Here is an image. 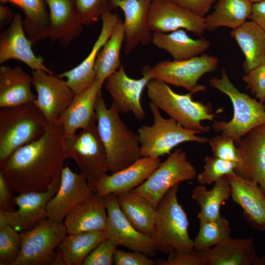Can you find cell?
<instances>
[{
    "instance_id": "46",
    "label": "cell",
    "mask_w": 265,
    "mask_h": 265,
    "mask_svg": "<svg viewBox=\"0 0 265 265\" xmlns=\"http://www.w3.org/2000/svg\"><path fill=\"white\" fill-rule=\"evenodd\" d=\"M199 16L205 17L217 0H168Z\"/></svg>"
},
{
    "instance_id": "43",
    "label": "cell",
    "mask_w": 265,
    "mask_h": 265,
    "mask_svg": "<svg viewBox=\"0 0 265 265\" xmlns=\"http://www.w3.org/2000/svg\"><path fill=\"white\" fill-rule=\"evenodd\" d=\"M242 80L247 84V88L250 90L258 101L265 103V63L245 74Z\"/></svg>"
},
{
    "instance_id": "27",
    "label": "cell",
    "mask_w": 265,
    "mask_h": 265,
    "mask_svg": "<svg viewBox=\"0 0 265 265\" xmlns=\"http://www.w3.org/2000/svg\"><path fill=\"white\" fill-rule=\"evenodd\" d=\"M102 86L96 80L88 88L75 95L56 123L63 126L65 137L73 135L78 130L89 125L95 115V105Z\"/></svg>"
},
{
    "instance_id": "45",
    "label": "cell",
    "mask_w": 265,
    "mask_h": 265,
    "mask_svg": "<svg viewBox=\"0 0 265 265\" xmlns=\"http://www.w3.org/2000/svg\"><path fill=\"white\" fill-rule=\"evenodd\" d=\"M150 257L137 251H125L116 249L114 253L115 265H153L155 262Z\"/></svg>"
},
{
    "instance_id": "4",
    "label": "cell",
    "mask_w": 265,
    "mask_h": 265,
    "mask_svg": "<svg viewBox=\"0 0 265 265\" xmlns=\"http://www.w3.org/2000/svg\"><path fill=\"white\" fill-rule=\"evenodd\" d=\"M48 122L33 102L0 109V163L21 147L40 138Z\"/></svg>"
},
{
    "instance_id": "47",
    "label": "cell",
    "mask_w": 265,
    "mask_h": 265,
    "mask_svg": "<svg viewBox=\"0 0 265 265\" xmlns=\"http://www.w3.org/2000/svg\"><path fill=\"white\" fill-rule=\"evenodd\" d=\"M11 192L4 175L0 170V211L11 212L15 210Z\"/></svg>"
},
{
    "instance_id": "18",
    "label": "cell",
    "mask_w": 265,
    "mask_h": 265,
    "mask_svg": "<svg viewBox=\"0 0 265 265\" xmlns=\"http://www.w3.org/2000/svg\"><path fill=\"white\" fill-rule=\"evenodd\" d=\"M150 80L145 75L139 79L130 77L123 65L106 80L105 88L120 112H132L139 121L146 117L141 103L142 93Z\"/></svg>"
},
{
    "instance_id": "3",
    "label": "cell",
    "mask_w": 265,
    "mask_h": 265,
    "mask_svg": "<svg viewBox=\"0 0 265 265\" xmlns=\"http://www.w3.org/2000/svg\"><path fill=\"white\" fill-rule=\"evenodd\" d=\"M147 95L151 103L165 112L184 128L198 134L208 132L210 128L202 125L204 120L214 121L216 115L222 110L213 112L211 104L194 101L193 92L180 94L168 84L158 80H150L147 84Z\"/></svg>"
},
{
    "instance_id": "49",
    "label": "cell",
    "mask_w": 265,
    "mask_h": 265,
    "mask_svg": "<svg viewBox=\"0 0 265 265\" xmlns=\"http://www.w3.org/2000/svg\"><path fill=\"white\" fill-rule=\"evenodd\" d=\"M14 15L11 9L8 6H0V28L2 29L6 25L11 24Z\"/></svg>"
},
{
    "instance_id": "48",
    "label": "cell",
    "mask_w": 265,
    "mask_h": 265,
    "mask_svg": "<svg viewBox=\"0 0 265 265\" xmlns=\"http://www.w3.org/2000/svg\"><path fill=\"white\" fill-rule=\"evenodd\" d=\"M265 31V0L253 3L249 18Z\"/></svg>"
},
{
    "instance_id": "33",
    "label": "cell",
    "mask_w": 265,
    "mask_h": 265,
    "mask_svg": "<svg viewBox=\"0 0 265 265\" xmlns=\"http://www.w3.org/2000/svg\"><path fill=\"white\" fill-rule=\"evenodd\" d=\"M191 196L200 208L199 220H211L221 216V206L231 197V188L225 176L215 182L210 190L202 185L194 187Z\"/></svg>"
},
{
    "instance_id": "21",
    "label": "cell",
    "mask_w": 265,
    "mask_h": 265,
    "mask_svg": "<svg viewBox=\"0 0 265 265\" xmlns=\"http://www.w3.org/2000/svg\"><path fill=\"white\" fill-rule=\"evenodd\" d=\"M202 265H265V257H259L252 238H228L199 252Z\"/></svg>"
},
{
    "instance_id": "38",
    "label": "cell",
    "mask_w": 265,
    "mask_h": 265,
    "mask_svg": "<svg viewBox=\"0 0 265 265\" xmlns=\"http://www.w3.org/2000/svg\"><path fill=\"white\" fill-rule=\"evenodd\" d=\"M21 250L20 233L0 213V265H13Z\"/></svg>"
},
{
    "instance_id": "40",
    "label": "cell",
    "mask_w": 265,
    "mask_h": 265,
    "mask_svg": "<svg viewBox=\"0 0 265 265\" xmlns=\"http://www.w3.org/2000/svg\"><path fill=\"white\" fill-rule=\"evenodd\" d=\"M80 22L88 26L97 22L106 13L114 9L110 0H74Z\"/></svg>"
},
{
    "instance_id": "16",
    "label": "cell",
    "mask_w": 265,
    "mask_h": 265,
    "mask_svg": "<svg viewBox=\"0 0 265 265\" xmlns=\"http://www.w3.org/2000/svg\"><path fill=\"white\" fill-rule=\"evenodd\" d=\"M93 193L83 175L73 172L66 165L61 170L58 189L48 203L47 218L52 221L63 222L75 206Z\"/></svg>"
},
{
    "instance_id": "51",
    "label": "cell",
    "mask_w": 265,
    "mask_h": 265,
    "mask_svg": "<svg viewBox=\"0 0 265 265\" xmlns=\"http://www.w3.org/2000/svg\"><path fill=\"white\" fill-rule=\"evenodd\" d=\"M7 1H8V0H0V1L2 4L5 3Z\"/></svg>"
},
{
    "instance_id": "28",
    "label": "cell",
    "mask_w": 265,
    "mask_h": 265,
    "mask_svg": "<svg viewBox=\"0 0 265 265\" xmlns=\"http://www.w3.org/2000/svg\"><path fill=\"white\" fill-rule=\"evenodd\" d=\"M32 77L20 67H0V107L33 102L36 96L31 91Z\"/></svg>"
},
{
    "instance_id": "6",
    "label": "cell",
    "mask_w": 265,
    "mask_h": 265,
    "mask_svg": "<svg viewBox=\"0 0 265 265\" xmlns=\"http://www.w3.org/2000/svg\"><path fill=\"white\" fill-rule=\"evenodd\" d=\"M180 185L171 187L157 208L153 237L156 251L169 254L175 250H194L193 240L188 234L187 215L177 198Z\"/></svg>"
},
{
    "instance_id": "35",
    "label": "cell",
    "mask_w": 265,
    "mask_h": 265,
    "mask_svg": "<svg viewBox=\"0 0 265 265\" xmlns=\"http://www.w3.org/2000/svg\"><path fill=\"white\" fill-rule=\"evenodd\" d=\"M124 42L123 21L120 18L103 47L99 52L94 66L96 80L103 84L107 78L122 65L120 53Z\"/></svg>"
},
{
    "instance_id": "25",
    "label": "cell",
    "mask_w": 265,
    "mask_h": 265,
    "mask_svg": "<svg viewBox=\"0 0 265 265\" xmlns=\"http://www.w3.org/2000/svg\"><path fill=\"white\" fill-rule=\"evenodd\" d=\"M49 8V38L68 47L81 33L83 25L78 15L74 0H45Z\"/></svg>"
},
{
    "instance_id": "26",
    "label": "cell",
    "mask_w": 265,
    "mask_h": 265,
    "mask_svg": "<svg viewBox=\"0 0 265 265\" xmlns=\"http://www.w3.org/2000/svg\"><path fill=\"white\" fill-rule=\"evenodd\" d=\"M106 222L107 211L104 197L95 192L75 206L63 221L68 234L105 231Z\"/></svg>"
},
{
    "instance_id": "19",
    "label": "cell",
    "mask_w": 265,
    "mask_h": 265,
    "mask_svg": "<svg viewBox=\"0 0 265 265\" xmlns=\"http://www.w3.org/2000/svg\"><path fill=\"white\" fill-rule=\"evenodd\" d=\"M161 163L159 158L141 157L128 167L104 175L95 193L99 196H116L131 192L145 182Z\"/></svg>"
},
{
    "instance_id": "41",
    "label": "cell",
    "mask_w": 265,
    "mask_h": 265,
    "mask_svg": "<svg viewBox=\"0 0 265 265\" xmlns=\"http://www.w3.org/2000/svg\"><path fill=\"white\" fill-rule=\"evenodd\" d=\"M208 142L214 157L238 164L239 156L235 140L231 137L221 134L209 138Z\"/></svg>"
},
{
    "instance_id": "7",
    "label": "cell",
    "mask_w": 265,
    "mask_h": 265,
    "mask_svg": "<svg viewBox=\"0 0 265 265\" xmlns=\"http://www.w3.org/2000/svg\"><path fill=\"white\" fill-rule=\"evenodd\" d=\"M64 150L67 159L76 162L95 192L99 181L109 171L107 153L98 132L95 115L87 127L65 137Z\"/></svg>"
},
{
    "instance_id": "36",
    "label": "cell",
    "mask_w": 265,
    "mask_h": 265,
    "mask_svg": "<svg viewBox=\"0 0 265 265\" xmlns=\"http://www.w3.org/2000/svg\"><path fill=\"white\" fill-rule=\"evenodd\" d=\"M23 11V26L32 45L49 37L50 16L45 0H8Z\"/></svg>"
},
{
    "instance_id": "5",
    "label": "cell",
    "mask_w": 265,
    "mask_h": 265,
    "mask_svg": "<svg viewBox=\"0 0 265 265\" xmlns=\"http://www.w3.org/2000/svg\"><path fill=\"white\" fill-rule=\"evenodd\" d=\"M221 78L210 79V84L230 98L233 107V116L228 122L214 121L212 128L216 132L232 137L237 143L249 131L265 124V106L236 87L224 68L221 69Z\"/></svg>"
},
{
    "instance_id": "29",
    "label": "cell",
    "mask_w": 265,
    "mask_h": 265,
    "mask_svg": "<svg viewBox=\"0 0 265 265\" xmlns=\"http://www.w3.org/2000/svg\"><path fill=\"white\" fill-rule=\"evenodd\" d=\"M152 43L157 48L166 51L176 60L200 55L211 46L206 38L202 36L193 39L183 29L168 33L153 32Z\"/></svg>"
},
{
    "instance_id": "9",
    "label": "cell",
    "mask_w": 265,
    "mask_h": 265,
    "mask_svg": "<svg viewBox=\"0 0 265 265\" xmlns=\"http://www.w3.org/2000/svg\"><path fill=\"white\" fill-rule=\"evenodd\" d=\"M218 64L216 56L203 53L185 60H162L152 66H144L141 73L150 80H158L194 93L206 89L198 82L203 75L215 71Z\"/></svg>"
},
{
    "instance_id": "13",
    "label": "cell",
    "mask_w": 265,
    "mask_h": 265,
    "mask_svg": "<svg viewBox=\"0 0 265 265\" xmlns=\"http://www.w3.org/2000/svg\"><path fill=\"white\" fill-rule=\"evenodd\" d=\"M32 83L37 93L33 102L48 123L55 124L72 102L75 93L66 81L43 70H33Z\"/></svg>"
},
{
    "instance_id": "42",
    "label": "cell",
    "mask_w": 265,
    "mask_h": 265,
    "mask_svg": "<svg viewBox=\"0 0 265 265\" xmlns=\"http://www.w3.org/2000/svg\"><path fill=\"white\" fill-rule=\"evenodd\" d=\"M118 245L106 238L101 241L85 258L82 265H111Z\"/></svg>"
},
{
    "instance_id": "37",
    "label": "cell",
    "mask_w": 265,
    "mask_h": 265,
    "mask_svg": "<svg viewBox=\"0 0 265 265\" xmlns=\"http://www.w3.org/2000/svg\"><path fill=\"white\" fill-rule=\"evenodd\" d=\"M228 220L223 216L211 220H199L198 234L193 239V249L200 252L231 237Z\"/></svg>"
},
{
    "instance_id": "14",
    "label": "cell",
    "mask_w": 265,
    "mask_h": 265,
    "mask_svg": "<svg viewBox=\"0 0 265 265\" xmlns=\"http://www.w3.org/2000/svg\"><path fill=\"white\" fill-rule=\"evenodd\" d=\"M104 198L107 211L105 230L107 238L118 246L154 257L156 250L153 238L139 232L131 224L120 208L117 196L110 194Z\"/></svg>"
},
{
    "instance_id": "10",
    "label": "cell",
    "mask_w": 265,
    "mask_h": 265,
    "mask_svg": "<svg viewBox=\"0 0 265 265\" xmlns=\"http://www.w3.org/2000/svg\"><path fill=\"white\" fill-rule=\"evenodd\" d=\"M67 234L63 222L47 218L20 233V252L13 265H52L55 250Z\"/></svg>"
},
{
    "instance_id": "15",
    "label": "cell",
    "mask_w": 265,
    "mask_h": 265,
    "mask_svg": "<svg viewBox=\"0 0 265 265\" xmlns=\"http://www.w3.org/2000/svg\"><path fill=\"white\" fill-rule=\"evenodd\" d=\"M206 18L184 9L168 0H153L147 16L149 29L168 33L180 29L202 37L206 30Z\"/></svg>"
},
{
    "instance_id": "22",
    "label": "cell",
    "mask_w": 265,
    "mask_h": 265,
    "mask_svg": "<svg viewBox=\"0 0 265 265\" xmlns=\"http://www.w3.org/2000/svg\"><path fill=\"white\" fill-rule=\"evenodd\" d=\"M23 20L19 13L14 15L9 27L0 34V63L9 59L20 60L33 70L53 72L44 65V60L37 56L31 49L32 44L25 33Z\"/></svg>"
},
{
    "instance_id": "2",
    "label": "cell",
    "mask_w": 265,
    "mask_h": 265,
    "mask_svg": "<svg viewBox=\"0 0 265 265\" xmlns=\"http://www.w3.org/2000/svg\"><path fill=\"white\" fill-rule=\"evenodd\" d=\"M94 109L98 132L107 153L108 171H118L141 158L138 134L129 129L123 121L113 101L107 107L102 91Z\"/></svg>"
},
{
    "instance_id": "32",
    "label": "cell",
    "mask_w": 265,
    "mask_h": 265,
    "mask_svg": "<svg viewBox=\"0 0 265 265\" xmlns=\"http://www.w3.org/2000/svg\"><path fill=\"white\" fill-rule=\"evenodd\" d=\"M252 4L249 0H217L213 11L205 17L206 30L238 28L249 18Z\"/></svg>"
},
{
    "instance_id": "11",
    "label": "cell",
    "mask_w": 265,
    "mask_h": 265,
    "mask_svg": "<svg viewBox=\"0 0 265 265\" xmlns=\"http://www.w3.org/2000/svg\"><path fill=\"white\" fill-rule=\"evenodd\" d=\"M197 175V170L188 160L186 153L178 149L132 192L145 197L157 209L161 198L171 187L182 182L192 180Z\"/></svg>"
},
{
    "instance_id": "12",
    "label": "cell",
    "mask_w": 265,
    "mask_h": 265,
    "mask_svg": "<svg viewBox=\"0 0 265 265\" xmlns=\"http://www.w3.org/2000/svg\"><path fill=\"white\" fill-rule=\"evenodd\" d=\"M61 171L53 178L48 189L43 191H31L13 196L18 207L11 212L0 211L5 221L19 233L28 231L47 218V207L50 200L57 191Z\"/></svg>"
},
{
    "instance_id": "23",
    "label": "cell",
    "mask_w": 265,
    "mask_h": 265,
    "mask_svg": "<svg viewBox=\"0 0 265 265\" xmlns=\"http://www.w3.org/2000/svg\"><path fill=\"white\" fill-rule=\"evenodd\" d=\"M232 200L242 210L245 220L254 229L265 231V193L259 185L235 172L226 176Z\"/></svg>"
},
{
    "instance_id": "30",
    "label": "cell",
    "mask_w": 265,
    "mask_h": 265,
    "mask_svg": "<svg viewBox=\"0 0 265 265\" xmlns=\"http://www.w3.org/2000/svg\"><path fill=\"white\" fill-rule=\"evenodd\" d=\"M230 33L244 54L245 74L265 63V31L255 22L246 21Z\"/></svg>"
},
{
    "instance_id": "50",
    "label": "cell",
    "mask_w": 265,
    "mask_h": 265,
    "mask_svg": "<svg viewBox=\"0 0 265 265\" xmlns=\"http://www.w3.org/2000/svg\"><path fill=\"white\" fill-rule=\"evenodd\" d=\"M252 3H255L259 1H261L265 0H249Z\"/></svg>"
},
{
    "instance_id": "31",
    "label": "cell",
    "mask_w": 265,
    "mask_h": 265,
    "mask_svg": "<svg viewBox=\"0 0 265 265\" xmlns=\"http://www.w3.org/2000/svg\"><path fill=\"white\" fill-rule=\"evenodd\" d=\"M121 210L139 232L153 238L156 208L146 198L132 191L117 196Z\"/></svg>"
},
{
    "instance_id": "20",
    "label": "cell",
    "mask_w": 265,
    "mask_h": 265,
    "mask_svg": "<svg viewBox=\"0 0 265 265\" xmlns=\"http://www.w3.org/2000/svg\"><path fill=\"white\" fill-rule=\"evenodd\" d=\"M153 0H110L114 8L123 12L124 52L129 54L139 44L152 43L153 33L147 25V16Z\"/></svg>"
},
{
    "instance_id": "1",
    "label": "cell",
    "mask_w": 265,
    "mask_h": 265,
    "mask_svg": "<svg viewBox=\"0 0 265 265\" xmlns=\"http://www.w3.org/2000/svg\"><path fill=\"white\" fill-rule=\"evenodd\" d=\"M65 137L62 125L48 123L40 138L21 147L0 163L12 191L19 194L48 189L65 166Z\"/></svg>"
},
{
    "instance_id": "34",
    "label": "cell",
    "mask_w": 265,
    "mask_h": 265,
    "mask_svg": "<svg viewBox=\"0 0 265 265\" xmlns=\"http://www.w3.org/2000/svg\"><path fill=\"white\" fill-rule=\"evenodd\" d=\"M106 238L105 231L67 234L59 245L58 251L66 265H82L87 255Z\"/></svg>"
},
{
    "instance_id": "24",
    "label": "cell",
    "mask_w": 265,
    "mask_h": 265,
    "mask_svg": "<svg viewBox=\"0 0 265 265\" xmlns=\"http://www.w3.org/2000/svg\"><path fill=\"white\" fill-rule=\"evenodd\" d=\"M119 18L117 13H105L101 18L102 26L100 34L88 56L78 66L57 75L61 78H66V84L75 94L84 91L95 81L94 66L98 53L109 38Z\"/></svg>"
},
{
    "instance_id": "44",
    "label": "cell",
    "mask_w": 265,
    "mask_h": 265,
    "mask_svg": "<svg viewBox=\"0 0 265 265\" xmlns=\"http://www.w3.org/2000/svg\"><path fill=\"white\" fill-rule=\"evenodd\" d=\"M159 265H202L199 253L192 251L175 250L169 253L164 260H159Z\"/></svg>"
},
{
    "instance_id": "39",
    "label": "cell",
    "mask_w": 265,
    "mask_h": 265,
    "mask_svg": "<svg viewBox=\"0 0 265 265\" xmlns=\"http://www.w3.org/2000/svg\"><path fill=\"white\" fill-rule=\"evenodd\" d=\"M238 164L214 156H206L203 170L197 175V181L204 186L214 183L221 178L235 172Z\"/></svg>"
},
{
    "instance_id": "17",
    "label": "cell",
    "mask_w": 265,
    "mask_h": 265,
    "mask_svg": "<svg viewBox=\"0 0 265 265\" xmlns=\"http://www.w3.org/2000/svg\"><path fill=\"white\" fill-rule=\"evenodd\" d=\"M236 144L239 161L235 172L257 183L265 193V124L249 131Z\"/></svg>"
},
{
    "instance_id": "8",
    "label": "cell",
    "mask_w": 265,
    "mask_h": 265,
    "mask_svg": "<svg viewBox=\"0 0 265 265\" xmlns=\"http://www.w3.org/2000/svg\"><path fill=\"white\" fill-rule=\"evenodd\" d=\"M149 106L153 115V124L144 125L138 129L141 157L159 158L169 155L174 147L186 142H208V138L197 135V132L184 128L174 119L163 118L153 103L150 102Z\"/></svg>"
}]
</instances>
